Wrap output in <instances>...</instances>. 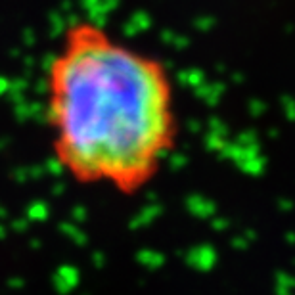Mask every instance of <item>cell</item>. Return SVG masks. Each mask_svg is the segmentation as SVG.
<instances>
[{"label": "cell", "instance_id": "1", "mask_svg": "<svg viewBox=\"0 0 295 295\" xmlns=\"http://www.w3.org/2000/svg\"><path fill=\"white\" fill-rule=\"evenodd\" d=\"M44 119L61 173L121 198L146 192L180 140L169 65L86 18L63 29L48 60Z\"/></svg>", "mask_w": 295, "mask_h": 295}]
</instances>
